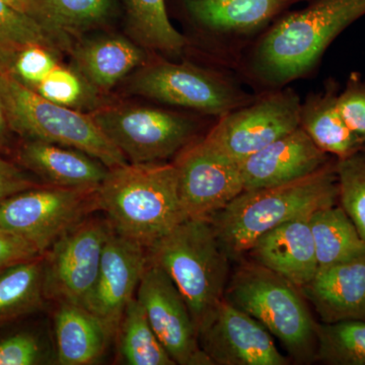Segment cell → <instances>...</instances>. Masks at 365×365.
<instances>
[{
    "instance_id": "cell-15",
    "label": "cell",
    "mask_w": 365,
    "mask_h": 365,
    "mask_svg": "<svg viewBox=\"0 0 365 365\" xmlns=\"http://www.w3.org/2000/svg\"><path fill=\"white\" fill-rule=\"evenodd\" d=\"M201 348L213 365H288L272 335L253 317L223 299L198 329Z\"/></svg>"
},
{
    "instance_id": "cell-24",
    "label": "cell",
    "mask_w": 365,
    "mask_h": 365,
    "mask_svg": "<svg viewBox=\"0 0 365 365\" xmlns=\"http://www.w3.org/2000/svg\"><path fill=\"white\" fill-rule=\"evenodd\" d=\"M309 222L319 269L365 255V242L339 203L314 211Z\"/></svg>"
},
{
    "instance_id": "cell-6",
    "label": "cell",
    "mask_w": 365,
    "mask_h": 365,
    "mask_svg": "<svg viewBox=\"0 0 365 365\" xmlns=\"http://www.w3.org/2000/svg\"><path fill=\"white\" fill-rule=\"evenodd\" d=\"M307 0H176L180 16L193 37L187 52L197 50L206 66L235 71L255 41L292 6Z\"/></svg>"
},
{
    "instance_id": "cell-28",
    "label": "cell",
    "mask_w": 365,
    "mask_h": 365,
    "mask_svg": "<svg viewBox=\"0 0 365 365\" xmlns=\"http://www.w3.org/2000/svg\"><path fill=\"white\" fill-rule=\"evenodd\" d=\"M118 357L127 365H176L136 297L127 304L116 335Z\"/></svg>"
},
{
    "instance_id": "cell-7",
    "label": "cell",
    "mask_w": 365,
    "mask_h": 365,
    "mask_svg": "<svg viewBox=\"0 0 365 365\" xmlns=\"http://www.w3.org/2000/svg\"><path fill=\"white\" fill-rule=\"evenodd\" d=\"M130 91L160 104L218 119L250 104L257 93L230 69L158 58L145 62L130 81Z\"/></svg>"
},
{
    "instance_id": "cell-12",
    "label": "cell",
    "mask_w": 365,
    "mask_h": 365,
    "mask_svg": "<svg viewBox=\"0 0 365 365\" xmlns=\"http://www.w3.org/2000/svg\"><path fill=\"white\" fill-rule=\"evenodd\" d=\"M112 230L109 220L90 215L43 254L46 300L83 307L97 281L103 251Z\"/></svg>"
},
{
    "instance_id": "cell-17",
    "label": "cell",
    "mask_w": 365,
    "mask_h": 365,
    "mask_svg": "<svg viewBox=\"0 0 365 365\" xmlns=\"http://www.w3.org/2000/svg\"><path fill=\"white\" fill-rule=\"evenodd\" d=\"M334 157L300 127L240 162L244 191L270 188L309 176Z\"/></svg>"
},
{
    "instance_id": "cell-14",
    "label": "cell",
    "mask_w": 365,
    "mask_h": 365,
    "mask_svg": "<svg viewBox=\"0 0 365 365\" xmlns=\"http://www.w3.org/2000/svg\"><path fill=\"white\" fill-rule=\"evenodd\" d=\"M135 297L175 364L213 365L199 343L195 323L186 302L162 268L148 263Z\"/></svg>"
},
{
    "instance_id": "cell-25",
    "label": "cell",
    "mask_w": 365,
    "mask_h": 365,
    "mask_svg": "<svg viewBox=\"0 0 365 365\" xmlns=\"http://www.w3.org/2000/svg\"><path fill=\"white\" fill-rule=\"evenodd\" d=\"M117 11L116 0H40V23L62 48L71 37L104 26Z\"/></svg>"
},
{
    "instance_id": "cell-9",
    "label": "cell",
    "mask_w": 365,
    "mask_h": 365,
    "mask_svg": "<svg viewBox=\"0 0 365 365\" xmlns=\"http://www.w3.org/2000/svg\"><path fill=\"white\" fill-rule=\"evenodd\" d=\"M103 133L129 163H160L176 157L201 135L197 117L146 106H112L91 112Z\"/></svg>"
},
{
    "instance_id": "cell-20",
    "label": "cell",
    "mask_w": 365,
    "mask_h": 365,
    "mask_svg": "<svg viewBox=\"0 0 365 365\" xmlns=\"http://www.w3.org/2000/svg\"><path fill=\"white\" fill-rule=\"evenodd\" d=\"M18 160L50 186L98 189L109 168L83 151L44 141L25 140Z\"/></svg>"
},
{
    "instance_id": "cell-35",
    "label": "cell",
    "mask_w": 365,
    "mask_h": 365,
    "mask_svg": "<svg viewBox=\"0 0 365 365\" xmlns=\"http://www.w3.org/2000/svg\"><path fill=\"white\" fill-rule=\"evenodd\" d=\"M30 242L0 225V273L21 262L40 256Z\"/></svg>"
},
{
    "instance_id": "cell-36",
    "label": "cell",
    "mask_w": 365,
    "mask_h": 365,
    "mask_svg": "<svg viewBox=\"0 0 365 365\" xmlns=\"http://www.w3.org/2000/svg\"><path fill=\"white\" fill-rule=\"evenodd\" d=\"M37 186L39 184L26 176L23 170L0 157V200Z\"/></svg>"
},
{
    "instance_id": "cell-3",
    "label": "cell",
    "mask_w": 365,
    "mask_h": 365,
    "mask_svg": "<svg viewBox=\"0 0 365 365\" xmlns=\"http://www.w3.org/2000/svg\"><path fill=\"white\" fill-rule=\"evenodd\" d=\"M97 199L98 210L118 234L145 248L187 220L174 163H128L110 169Z\"/></svg>"
},
{
    "instance_id": "cell-32",
    "label": "cell",
    "mask_w": 365,
    "mask_h": 365,
    "mask_svg": "<svg viewBox=\"0 0 365 365\" xmlns=\"http://www.w3.org/2000/svg\"><path fill=\"white\" fill-rule=\"evenodd\" d=\"M59 53L60 50L47 46H26L14 55L4 74L34 90L61 62Z\"/></svg>"
},
{
    "instance_id": "cell-21",
    "label": "cell",
    "mask_w": 365,
    "mask_h": 365,
    "mask_svg": "<svg viewBox=\"0 0 365 365\" xmlns=\"http://www.w3.org/2000/svg\"><path fill=\"white\" fill-rule=\"evenodd\" d=\"M340 91L337 79L329 78L322 90L307 93L300 105L299 127L319 150L344 160L365 150V143L350 130L341 115Z\"/></svg>"
},
{
    "instance_id": "cell-34",
    "label": "cell",
    "mask_w": 365,
    "mask_h": 365,
    "mask_svg": "<svg viewBox=\"0 0 365 365\" xmlns=\"http://www.w3.org/2000/svg\"><path fill=\"white\" fill-rule=\"evenodd\" d=\"M338 106L350 130L365 143V78L360 72L352 71L348 76Z\"/></svg>"
},
{
    "instance_id": "cell-1",
    "label": "cell",
    "mask_w": 365,
    "mask_h": 365,
    "mask_svg": "<svg viewBox=\"0 0 365 365\" xmlns=\"http://www.w3.org/2000/svg\"><path fill=\"white\" fill-rule=\"evenodd\" d=\"M274 21L242 55L235 73L254 93L311 78L336 38L365 16V0H307Z\"/></svg>"
},
{
    "instance_id": "cell-13",
    "label": "cell",
    "mask_w": 365,
    "mask_h": 365,
    "mask_svg": "<svg viewBox=\"0 0 365 365\" xmlns=\"http://www.w3.org/2000/svg\"><path fill=\"white\" fill-rule=\"evenodd\" d=\"M180 201L187 220L209 218L244 192L240 163L197 139L175 157Z\"/></svg>"
},
{
    "instance_id": "cell-26",
    "label": "cell",
    "mask_w": 365,
    "mask_h": 365,
    "mask_svg": "<svg viewBox=\"0 0 365 365\" xmlns=\"http://www.w3.org/2000/svg\"><path fill=\"white\" fill-rule=\"evenodd\" d=\"M129 30L151 51L181 57L187 40L170 21L167 0H123Z\"/></svg>"
},
{
    "instance_id": "cell-4",
    "label": "cell",
    "mask_w": 365,
    "mask_h": 365,
    "mask_svg": "<svg viewBox=\"0 0 365 365\" xmlns=\"http://www.w3.org/2000/svg\"><path fill=\"white\" fill-rule=\"evenodd\" d=\"M148 263L162 268L186 302L197 333L225 299L230 260L208 218H188L146 248Z\"/></svg>"
},
{
    "instance_id": "cell-11",
    "label": "cell",
    "mask_w": 365,
    "mask_h": 365,
    "mask_svg": "<svg viewBox=\"0 0 365 365\" xmlns=\"http://www.w3.org/2000/svg\"><path fill=\"white\" fill-rule=\"evenodd\" d=\"M302 100L285 86L257 93L253 102L218 118L203 140L222 155L242 162L299 127Z\"/></svg>"
},
{
    "instance_id": "cell-38",
    "label": "cell",
    "mask_w": 365,
    "mask_h": 365,
    "mask_svg": "<svg viewBox=\"0 0 365 365\" xmlns=\"http://www.w3.org/2000/svg\"><path fill=\"white\" fill-rule=\"evenodd\" d=\"M11 130L7 124L6 113H4V105L0 100V150L4 148L7 140V134Z\"/></svg>"
},
{
    "instance_id": "cell-30",
    "label": "cell",
    "mask_w": 365,
    "mask_h": 365,
    "mask_svg": "<svg viewBox=\"0 0 365 365\" xmlns=\"http://www.w3.org/2000/svg\"><path fill=\"white\" fill-rule=\"evenodd\" d=\"M28 45L62 48L39 21L0 0V73L6 71L14 55Z\"/></svg>"
},
{
    "instance_id": "cell-33",
    "label": "cell",
    "mask_w": 365,
    "mask_h": 365,
    "mask_svg": "<svg viewBox=\"0 0 365 365\" xmlns=\"http://www.w3.org/2000/svg\"><path fill=\"white\" fill-rule=\"evenodd\" d=\"M51 353L39 334L21 330L0 338V365L47 364Z\"/></svg>"
},
{
    "instance_id": "cell-2",
    "label": "cell",
    "mask_w": 365,
    "mask_h": 365,
    "mask_svg": "<svg viewBox=\"0 0 365 365\" xmlns=\"http://www.w3.org/2000/svg\"><path fill=\"white\" fill-rule=\"evenodd\" d=\"M339 203L337 158L297 181L244 191L208 218L230 260H241L262 235L283 223Z\"/></svg>"
},
{
    "instance_id": "cell-22",
    "label": "cell",
    "mask_w": 365,
    "mask_h": 365,
    "mask_svg": "<svg viewBox=\"0 0 365 365\" xmlns=\"http://www.w3.org/2000/svg\"><path fill=\"white\" fill-rule=\"evenodd\" d=\"M71 53L73 68L98 93L111 90L146 62V54L140 47L117 35L81 41L72 47Z\"/></svg>"
},
{
    "instance_id": "cell-19",
    "label": "cell",
    "mask_w": 365,
    "mask_h": 365,
    "mask_svg": "<svg viewBox=\"0 0 365 365\" xmlns=\"http://www.w3.org/2000/svg\"><path fill=\"white\" fill-rule=\"evenodd\" d=\"M300 290L322 323L365 321V255L319 269Z\"/></svg>"
},
{
    "instance_id": "cell-10",
    "label": "cell",
    "mask_w": 365,
    "mask_h": 365,
    "mask_svg": "<svg viewBox=\"0 0 365 365\" xmlns=\"http://www.w3.org/2000/svg\"><path fill=\"white\" fill-rule=\"evenodd\" d=\"M98 189L39 185L0 200V225L41 255L62 235L98 210Z\"/></svg>"
},
{
    "instance_id": "cell-23",
    "label": "cell",
    "mask_w": 365,
    "mask_h": 365,
    "mask_svg": "<svg viewBox=\"0 0 365 365\" xmlns=\"http://www.w3.org/2000/svg\"><path fill=\"white\" fill-rule=\"evenodd\" d=\"M56 360L60 365H91L104 356L114 337L108 327L79 304L60 302L54 313Z\"/></svg>"
},
{
    "instance_id": "cell-16",
    "label": "cell",
    "mask_w": 365,
    "mask_h": 365,
    "mask_svg": "<svg viewBox=\"0 0 365 365\" xmlns=\"http://www.w3.org/2000/svg\"><path fill=\"white\" fill-rule=\"evenodd\" d=\"M148 266L145 247L113 228L103 251L97 281L83 307L96 314L114 337Z\"/></svg>"
},
{
    "instance_id": "cell-8",
    "label": "cell",
    "mask_w": 365,
    "mask_h": 365,
    "mask_svg": "<svg viewBox=\"0 0 365 365\" xmlns=\"http://www.w3.org/2000/svg\"><path fill=\"white\" fill-rule=\"evenodd\" d=\"M0 100L9 129L25 140L76 148L109 169L128 160L103 133L90 114L51 102L9 74L0 73Z\"/></svg>"
},
{
    "instance_id": "cell-37",
    "label": "cell",
    "mask_w": 365,
    "mask_h": 365,
    "mask_svg": "<svg viewBox=\"0 0 365 365\" xmlns=\"http://www.w3.org/2000/svg\"><path fill=\"white\" fill-rule=\"evenodd\" d=\"M4 1L21 13L32 16L40 23V0H4Z\"/></svg>"
},
{
    "instance_id": "cell-18",
    "label": "cell",
    "mask_w": 365,
    "mask_h": 365,
    "mask_svg": "<svg viewBox=\"0 0 365 365\" xmlns=\"http://www.w3.org/2000/svg\"><path fill=\"white\" fill-rule=\"evenodd\" d=\"M309 215L302 216L262 235L248 252L255 263L302 288L318 272Z\"/></svg>"
},
{
    "instance_id": "cell-29",
    "label": "cell",
    "mask_w": 365,
    "mask_h": 365,
    "mask_svg": "<svg viewBox=\"0 0 365 365\" xmlns=\"http://www.w3.org/2000/svg\"><path fill=\"white\" fill-rule=\"evenodd\" d=\"M316 361L329 365H365V321L318 323Z\"/></svg>"
},
{
    "instance_id": "cell-31",
    "label": "cell",
    "mask_w": 365,
    "mask_h": 365,
    "mask_svg": "<svg viewBox=\"0 0 365 365\" xmlns=\"http://www.w3.org/2000/svg\"><path fill=\"white\" fill-rule=\"evenodd\" d=\"M339 204L365 242V150L337 160Z\"/></svg>"
},
{
    "instance_id": "cell-27",
    "label": "cell",
    "mask_w": 365,
    "mask_h": 365,
    "mask_svg": "<svg viewBox=\"0 0 365 365\" xmlns=\"http://www.w3.org/2000/svg\"><path fill=\"white\" fill-rule=\"evenodd\" d=\"M43 255L11 266L0 273V328L41 311Z\"/></svg>"
},
{
    "instance_id": "cell-5",
    "label": "cell",
    "mask_w": 365,
    "mask_h": 365,
    "mask_svg": "<svg viewBox=\"0 0 365 365\" xmlns=\"http://www.w3.org/2000/svg\"><path fill=\"white\" fill-rule=\"evenodd\" d=\"M225 299L265 327L294 361H316L318 323L290 281L253 261L242 262L230 275Z\"/></svg>"
}]
</instances>
